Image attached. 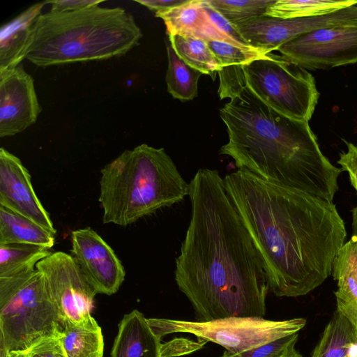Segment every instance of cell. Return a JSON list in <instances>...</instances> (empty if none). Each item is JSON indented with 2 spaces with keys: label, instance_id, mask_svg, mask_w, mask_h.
Here are the masks:
<instances>
[{
  "label": "cell",
  "instance_id": "obj_36",
  "mask_svg": "<svg viewBox=\"0 0 357 357\" xmlns=\"http://www.w3.org/2000/svg\"><path fill=\"white\" fill-rule=\"evenodd\" d=\"M345 317L349 320L354 327L355 342L357 344V316L347 315Z\"/></svg>",
  "mask_w": 357,
  "mask_h": 357
},
{
  "label": "cell",
  "instance_id": "obj_12",
  "mask_svg": "<svg viewBox=\"0 0 357 357\" xmlns=\"http://www.w3.org/2000/svg\"><path fill=\"white\" fill-rule=\"evenodd\" d=\"M40 111L33 79L22 66L0 70V137L22 132Z\"/></svg>",
  "mask_w": 357,
  "mask_h": 357
},
{
  "label": "cell",
  "instance_id": "obj_28",
  "mask_svg": "<svg viewBox=\"0 0 357 357\" xmlns=\"http://www.w3.org/2000/svg\"><path fill=\"white\" fill-rule=\"evenodd\" d=\"M298 338V333H295L238 354L225 351L221 357H283L288 349L296 344Z\"/></svg>",
  "mask_w": 357,
  "mask_h": 357
},
{
  "label": "cell",
  "instance_id": "obj_22",
  "mask_svg": "<svg viewBox=\"0 0 357 357\" xmlns=\"http://www.w3.org/2000/svg\"><path fill=\"white\" fill-rule=\"evenodd\" d=\"M356 4V0H276L265 15L282 20L315 17Z\"/></svg>",
  "mask_w": 357,
  "mask_h": 357
},
{
  "label": "cell",
  "instance_id": "obj_25",
  "mask_svg": "<svg viewBox=\"0 0 357 357\" xmlns=\"http://www.w3.org/2000/svg\"><path fill=\"white\" fill-rule=\"evenodd\" d=\"M52 253L44 247L22 243L0 245V278H7L29 268Z\"/></svg>",
  "mask_w": 357,
  "mask_h": 357
},
{
  "label": "cell",
  "instance_id": "obj_23",
  "mask_svg": "<svg viewBox=\"0 0 357 357\" xmlns=\"http://www.w3.org/2000/svg\"><path fill=\"white\" fill-rule=\"evenodd\" d=\"M168 59L166 83L173 98L185 102L197 96L198 81L202 73L186 63L173 49L169 38L165 40Z\"/></svg>",
  "mask_w": 357,
  "mask_h": 357
},
{
  "label": "cell",
  "instance_id": "obj_13",
  "mask_svg": "<svg viewBox=\"0 0 357 357\" xmlns=\"http://www.w3.org/2000/svg\"><path fill=\"white\" fill-rule=\"evenodd\" d=\"M0 205L56 234L49 213L37 197L29 170L19 158L0 149Z\"/></svg>",
  "mask_w": 357,
  "mask_h": 357
},
{
  "label": "cell",
  "instance_id": "obj_1",
  "mask_svg": "<svg viewBox=\"0 0 357 357\" xmlns=\"http://www.w3.org/2000/svg\"><path fill=\"white\" fill-rule=\"evenodd\" d=\"M223 182L254 243L272 293L298 297L323 284L332 274L347 237L344 222L333 202L243 169L226 175Z\"/></svg>",
  "mask_w": 357,
  "mask_h": 357
},
{
  "label": "cell",
  "instance_id": "obj_10",
  "mask_svg": "<svg viewBox=\"0 0 357 357\" xmlns=\"http://www.w3.org/2000/svg\"><path fill=\"white\" fill-rule=\"evenodd\" d=\"M36 268L42 273L63 323L79 321L91 315L97 293L71 255L52 252L39 261Z\"/></svg>",
  "mask_w": 357,
  "mask_h": 357
},
{
  "label": "cell",
  "instance_id": "obj_19",
  "mask_svg": "<svg viewBox=\"0 0 357 357\" xmlns=\"http://www.w3.org/2000/svg\"><path fill=\"white\" fill-rule=\"evenodd\" d=\"M61 342L67 357H102V330L89 315L79 321L63 322Z\"/></svg>",
  "mask_w": 357,
  "mask_h": 357
},
{
  "label": "cell",
  "instance_id": "obj_31",
  "mask_svg": "<svg viewBox=\"0 0 357 357\" xmlns=\"http://www.w3.org/2000/svg\"><path fill=\"white\" fill-rule=\"evenodd\" d=\"M347 151L340 153L337 162L348 173L351 184L357 192V144L343 140Z\"/></svg>",
  "mask_w": 357,
  "mask_h": 357
},
{
  "label": "cell",
  "instance_id": "obj_11",
  "mask_svg": "<svg viewBox=\"0 0 357 357\" xmlns=\"http://www.w3.org/2000/svg\"><path fill=\"white\" fill-rule=\"evenodd\" d=\"M72 256L97 294L112 295L123 283L125 268L109 244L92 228L71 233Z\"/></svg>",
  "mask_w": 357,
  "mask_h": 357
},
{
  "label": "cell",
  "instance_id": "obj_2",
  "mask_svg": "<svg viewBox=\"0 0 357 357\" xmlns=\"http://www.w3.org/2000/svg\"><path fill=\"white\" fill-rule=\"evenodd\" d=\"M188 196L190 220L174 275L198 321L264 317L266 275L223 178L216 169H198Z\"/></svg>",
  "mask_w": 357,
  "mask_h": 357
},
{
  "label": "cell",
  "instance_id": "obj_4",
  "mask_svg": "<svg viewBox=\"0 0 357 357\" xmlns=\"http://www.w3.org/2000/svg\"><path fill=\"white\" fill-rule=\"evenodd\" d=\"M142 36L122 8L49 11L34 22L25 59L39 67L108 59L126 54Z\"/></svg>",
  "mask_w": 357,
  "mask_h": 357
},
{
  "label": "cell",
  "instance_id": "obj_21",
  "mask_svg": "<svg viewBox=\"0 0 357 357\" xmlns=\"http://www.w3.org/2000/svg\"><path fill=\"white\" fill-rule=\"evenodd\" d=\"M354 344V331L351 323L336 310L311 357H349Z\"/></svg>",
  "mask_w": 357,
  "mask_h": 357
},
{
  "label": "cell",
  "instance_id": "obj_15",
  "mask_svg": "<svg viewBox=\"0 0 357 357\" xmlns=\"http://www.w3.org/2000/svg\"><path fill=\"white\" fill-rule=\"evenodd\" d=\"M161 338L137 310L125 314L119 324L111 357H162Z\"/></svg>",
  "mask_w": 357,
  "mask_h": 357
},
{
  "label": "cell",
  "instance_id": "obj_33",
  "mask_svg": "<svg viewBox=\"0 0 357 357\" xmlns=\"http://www.w3.org/2000/svg\"><path fill=\"white\" fill-rule=\"evenodd\" d=\"M187 0H135V1L146 7L155 14L166 11L184 3Z\"/></svg>",
  "mask_w": 357,
  "mask_h": 357
},
{
  "label": "cell",
  "instance_id": "obj_27",
  "mask_svg": "<svg viewBox=\"0 0 357 357\" xmlns=\"http://www.w3.org/2000/svg\"><path fill=\"white\" fill-rule=\"evenodd\" d=\"M206 43L219 60L222 68L243 66L264 58L269 53L262 49L252 47H241L224 41L212 40Z\"/></svg>",
  "mask_w": 357,
  "mask_h": 357
},
{
  "label": "cell",
  "instance_id": "obj_30",
  "mask_svg": "<svg viewBox=\"0 0 357 357\" xmlns=\"http://www.w3.org/2000/svg\"><path fill=\"white\" fill-rule=\"evenodd\" d=\"M61 337V336L49 337L37 342L26 350L15 353L17 357H67Z\"/></svg>",
  "mask_w": 357,
  "mask_h": 357
},
{
  "label": "cell",
  "instance_id": "obj_7",
  "mask_svg": "<svg viewBox=\"0 0 357 357\" xmlns=\"http://www.w3.org/2000/svg\"><path fill=\"white\" fill-rule=\"evenodd\" d=\"M241 70L244 84L271 107L296 120L311 119L319 92L307 70L271 52Z\"/></svg>",
  "mask_w": 357,
  "mask_h": 357
},
{
  "label": "cell",
  "instance_id": "obj_18",
  "mask_svg": "<svg viewBox=\"0 0 357 357\" xmlns=\"http://www.w3.org/2000/svg\"><path fill=\"white\" fill-rule=\"evenodd\" d=\"M333 275L337 282L335 292L337 310L344 316H357V238L351 237L337 253Z\"/></svg>",
  "mask_w": 357,
  "mask_h": 357
},
{
  "label": "cell",
  "instance_id": "obj_35",
  "mask_svg": "<svg viewBox=\"0 0 357 357\" xmlns=\"http://www.w3.org/2000/svg\"><path fill=\"white\" fill-rule=\"evenodd\" d=\"M296 344H292L283 357H303L295 348Z\"/></svg>",
  "mask_w": 357,
  "mask_h": 357
},
{
  "label": "cell",
  "instance_id": "obj_37",
  "mask_svg": "<svg viewBox=\"0 0 357 357\" xmlns=\"http://www.w3.org/2000/svg\"><path fill=\"white\" fill-rule=\"evenodd\" d=\"M1 357H17L15 352H8L3 349H0Z\"/></svg>",
  "mask_w": 357,
  "mask_h": 357
},
{
  "label": "cell",
  "instance_id": "obj_24",
  "mask_svg": "<svg viewBox=\"0 0 357 357\" xmlns=\"http://www.w3.org/2000/svg\"><path fill=\"white\" fill-rule=\"evenodd\" d=\"M168 38L176 53L186 63L202 74L215 78L222 68L221 64L205 40L178 34L169 35Z\"/></svg>",
  "mask_w": 357,
  "mask_h": 357
},
{
  "label": "cell",
  "instance_id": "obj_14",
  "mask_svg": "<svg viewBox=\"0 0 357 357\" xmlns=\"http://www.w3.org/2000/svg\"><path fill=\"white\" fill-rule=\"evenodd\" d=\"M334 24L335 18L332 15L290 20L264 15L234 25V27L247 45L270 53L301 35Z\"/></svg>",
  "mask_w": 357,
  "mask_h": 357
},
{
  "label": "cell",
  "instance_id": "obj_29",
  "mask_svg": "<svg viewBox=\"0 0 357 357\" xmlns=\"http://www.w3.org/2000/svg\"><path fill=\"white\" fill-rule=\"evenodd\" d=\"M204 1L206 12L211 23L226 43L241 47H250L244 42L233 24L207 3L206 0H204Z\"/></svg>",
  "mask_w": 357,
  "mask_h": 357
},
{
  "label": "cell",
  "instance_id": "obj_3",
  "mask_svg": "<svg viewBox=\"0 0 357 357\" xmlns=\"http://www.w3.org/2000/svg\"><path fill=\"white\" fill-rule=\"evenodd\" d=\"M220 109L228 142L219 153L238 169L333 202L342 169L324 155L308 122L275 110L241 84Z\"/></svg>",
  "mask_w": 357,
  "mask_h": 357
},
{
  "label": "cell",
  "instance_id": "obj_9",
  "mask_svg": "<svg viewBox=\"0 0 357 357\" xmlns=\"http://www.w3.org/2000/svg\"><path fill=\"white\" fill-rule=\"evenodd\" d=\"M281 56L306 70H328L357 63V26L326 27L280 46Z\"/></svg>",
  "mask_w": 357,
  "mask_h": 357
},
{
  "label": "cell",
  "instance_id": "obj_20",
  "mask_svg": "<svg viewBox=\"0 0 357 357\" xmlns=\"http://www.w3.org/2000/svg\"><path fill=\"white\" fill-rule=\"evenodd\" d=\"M55 234L32 220L0 205V245L22 243L51 249Z\"/></svg>",
  "mask_w": 357,
  "mask_h": 357
},
{
  "label": "cell",
  "instance_id": "obj_8",
  "mask_svg": "<svg viewBox=\"0 0 357 357\" xmlns=\"http://www.w3.org/2000/svg\"><path fill=\"white\" fill-rule=\"evenodd\" d=\"M147 321L160 338L174 333H190L204 342L218 344L232 354L298 333L306 325V320L303 318L273 321L255 317H229L208 321L149 318Z\"/></svg>",
  "mask_w": 357,
  "mask_h": 357
},
{
  "label": "cell",
  "instance_id": "obj_16",
  "mask_svg": "<svg viewBox=\"0 0 357 357\" xmlns=\"http://www.w3.org/2000/svg\"><path fill=\"white\" fill-rule=\"evenodd\" d=\"M166 26L167 36L178 34L208 40L225 41L211 23L204 0H187L184 3L155 14Z\"/></svg>",
  "mask_w": 357,
  "mask_h": 357
},
{
  "label": "cell",
  "instance_id": "obj_26",
  "mask_svg": "<svg viewBox=\"0 0 357 357\" xmlns=\"http://www.w3.org/2000/svg\"><path fill=\"white\" fill-rule=\"evenodd\" d=\"M276 0H206L231 24L236 25L252 18L264 15Z\"/></svg>",
  "mask_w": 357,
  "mask_h": 357
},
{
  "label": "cell",
  "instance_id": "obj_32",
  "mask_svg": "<svg viewBox=\"0 0 357 357\" xmlns=\"http://www.w3.org/2000/svg\"><path fill=\"white\" fill-rule=\"evenodd\" d=\"M103 2L102 0H55L47 1L51 4L50 12L59 13L75 11L97 6Z\"/></svg>",
  "mask_w": 357,
  "mask_h": 357
},
{
  "label": "cell",
  "instance_id": "obj_17",
  "mask_svg": "<svg viewBox=\"0 0 357 357\" xmlns=\"http://www.w3.org/2000/svg\"><path fill=\"white\" fill-rule=\"evenodd\" d=\"M47 1L31 6L1 27L0 70L13 68L25 59L33 25Z\"/></svg>",
  "mask_w": 357,
  "mask_h": 357
},
{
  "label": "cell",
  "instance_id": "obj_34",
  "mask_svg": "<svg viewBox=\"0 0 357 357\" xmlns=\"http://www.w3.org/2000/svg\"><path fill=\"white\" fill-rule=\"evenodd\" d=\"M353 236L357 238V206L351 211Z\"/></svg>",
  "mask_w": 357,
  "mask_h": 357
},
{
  "label": "cell",
  "instance_id": "obj_6",
  "mask_svg": "<svg viewBox=\"0 0 357 357\" xmlns=\"http://www.w3.org/2000/svg\"><path fill=\"white\" fill-rule=\"evenodd\" d=\"M63 324L36 267L0 278V349L21 351L61 336Z\"/></svg>",
  "mask_w": 357,
  "mask_h": 357
},
{
  "label": "cell",
  "instance_id": "obj_5",
  "mask_svg": "<svg viewBox=\"0 0 357 357\" xmlns=\"http://www.w3.org/2000/svg\"><path fill=\"white\" fill-rule=\"evenodd\" d=\"M102 222L126 227L182 201L188 183L163 148L126 150L100 171Z\"/></svg>",
  "mask_w": 357,
  "mask_h": 357
}]
</instances>
